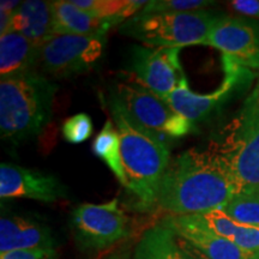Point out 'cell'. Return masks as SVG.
<instances>
[{"mask_svg":"<svg viewBox=\"0 0 259 259\" xmlns=\"http://www.w3.org/2000/svg\"><path fill=\"white\" fill-rule=\"evenodd\" d=\"M236 194L228 173L212 150L184 151L162 178L156 206L173 216L222 209Z\"/></svg>","mask_w":259,"mask_h":259,"instance_id":"cell-1","label":"cell"},{"mask_svg":"<svg viewBox=\"0 0 259 259\" xmlns=\"http://www.w3.org/2000/svg\"><path fill=\"white\" fill-rule=\"evenodd\" d=\"M108 105L120 136L127 190L137 198L141 209L156 206L158 187L170 163L169 147L162 135L138 125L113 94Z\"/></svg>","mask_w":259,"mask_h":259,"instance_id":"cell-2","label":"cell"},{"mask_svg":"<svg viewBox=\"0 0 259 259\" xmlns=\"http://www.w3.org/2000/svg\"><path fill=\"white\" fill-rule=\"evenodd\" d=\"M58 85L36 71L0 82V135L12 142L37 136L51 121Z\"/></svg>","mask_w":259,"mask_h":259,"instance_id":"cell-3","label":"cell"},{"mask_svg":"<svg viewBox=\"0 0 259 259\" xmlns=\"http://www.w3.org/2000/svg\"><path fill=\"white\" fill-rule=\"evenodd\" d=\"M211 148L236 193L259 194V80Z\"/></svg>","mask_w":259,"mask_h":259,"instance_id":"cell-4","label":"cell"},{"mask_svg":"<svg viewBox=\"0 0 259 259\" xmlns=\"http://www.w3.org/2000/svg\"><path fill=\"white\" fill-rule=\"evenodd\" d=\"M225 14L210 10L141 15L125 21L119 30L148 47L181 48L204 45L209 32Z\"/></svg>","mask_w":259,"mask_h":259,"instance_id":"cell-5","label":"cell"},{"mask_svg":"<svg viewBox=\"0 0 259 259\" xmlns=\"http://www.w3.org/2000/svg\"><path fill=\"white\" fill-rule=\"evenodd\" d=\"M112 94L121 102L130 116L149 131L179 138L194 130L192 122L178 114L162 97L144 87L120 83Z\"/></svg>","mask_w":259,"mask_h":259,"instance_id":"cell-6","label":"cell"},{"mask_svg":"<svg viewBox=\"0 0 259 259\" xmlns=\"http://www.w3.org/2000/svg\"><path fill=\"white\" fill-rule=\"evenodd\" d=\"M106 42V35H53L41 46L40 65L57 78L85 73L101 59Z\"/></svg>","mask_w":259,"mask_h":259,"instance_id":"cell-7","label":"cell"},{"mask_svg":"<svg viewBox=\"0 0 259 259\" xmlns=\"http://www.w3.org/2000/svg\"><path fill=\"white\" fill-rule=\"evenodd\" d=\"M72 231L83 250H105L128 235V218L118 199L105 204H80L72 211Z\"/></svg>","mask_w":259,"mask_h":259,"instance_id":"cell-8","label":"cell"},{"mask_svg":"<svg viewBox=\"0 0 259 259\" xmlns=\"http://www.w3.org/2000/svg\"><path fill=\"white\" fill-rule=\"evenodd\" d=\"M223 71L225 77L221 85L213 93L205 95L194 94L190 89L187 79H185L179 88L163 97V100L178 114L183 115L192 124L206 120L213 113L218 112L235 92L248 85L253 79V74L250 73L246 67L236 64L226 56H223Z\"/></svg>","mask_w":259,"mask_h":259,"instance_id":"cell-9","label":"cell"},{"mask_svg":"<svg viewBox=\"0 0 259 259\" xmlns=\"http://www.w3.org/2000/svg\"><path fill=\"white\" fill-rule=\"evenodd\" d=\"M180 48L135 46L131 71L142 87L163 99L186 79L179 58Z\"/></svg>","mask_w":259,"mask_h":259,"instance_id":"cell-10","label":"cell"},{"mask_svg":"<svg viewBox=\"0 0 259 259\" xmlns=\"http://www.w3.org/2000/svg\"><path fill=\"white\" fill-rule=\"evenodd\" d=\"M204 45L218 48L246 69H259V21L223 16L213 25Z\"/></svg>","mask_w":259,"mask_h":259,"instance_id":"cell-11","label":"cell"},{"mask_svg":"<svg viewBox=\"0 0 259 259\" xmlns=\"http://www.w3.org/2000/svg\"><path fill=\"white\" fill-rule=\"evenodd\" d=\"M67 196V187L52 174L16 164L0 166V197L53 203Z\"/></svg>","mask_w":259,"mask_h":259,"instance_id":"cell-12","label":"cell"},{"mask_svg":"<svg viewBox=\"0 0 259 259\" xmlns=\"http://www.w3.org/2000/svg\"><path fill=\"white\" fill-rule=\"evenodd\" d=\"M162 225L206 259H259V253L242 250L233 241L210 232L192 215L169 216Z\"/></svg>","mask_w":259,"mask_h":259,"instance_id":"cell-13","label":"cell"},{"mask_svg":"<svg viewBox=\"0 0 259 259\" xmlns=\"http://www.w3.org/2000/svg\"><path fill=\"white\" fill-rule=\"evenodd\" d=\"M53 12V29L56 35H83L97 36L106 35L107 31L124 21L118 17L101 18L88 14L77 8L72 2L56 0L51 2Z\"/></svg>","mask_w":259,"mask_h":259,"instance_id":"cell-14","label":"cell"},{"mask_svg":"<svg viewBox=\"0 0 259 259\" xmlns=\"http://www.w3.org/2000/svg\"><path fill=\"white\" fill-rule=\"evenodd\" d=\"M54 238L47 226L21 216L0 219V254L27 248H52Z\"/></svg>","mask_w":259,"mask_h":259,"instance_id":"cell-15","label":"cell"},{"mask_svg":"<svg viewBox=\"0 0 259 259\" xmlns=\"http://www.w3.org/2000/svg\"><path fill=\"white\" fill-rule=\"evenodd\" d=\"M9 31L22 34L37 46H42L53 36V12L51 2L27 0L22 2L10 22Z\"/></svg>","mask_w":259,"mask_h":259,"instance_id":"cell-16","label":"cell"},{"mask_svg":"<svg viewBox=\"0 0 259 259\" xmlns=\"http://www.w3.org/2000/svg\"><path fill=\"white\" fill-rule=\"evenodd\" d=\"M41 46L16 31L0 36V76L2 78L35 71L40 64Z\"/></svg>","mask_w":259,"mask_h":259,"instance_id":"cell-17","label":"cell"},{"mask_svg":"<svg viewBox=\"0 0 259 259\" xmlns=\"http://www.w3.org/2000/svg\"><path fill=\"white\" fill-rule=\"evenodd\" d=\"M176 236L163 225L151 227L139 239L134 259H186Z\"/></svg>","mask_w":259,"mask_h":259,"instance_id":"cell-18","label":"cell"},{"mask_svg":"<svg viewBox=\"0 0 259 259\" xmlns=\"http://www.w3.org/2000/svg\"><path fill=\"white\" fill-rule=\"evenodd\" d=\"M92 148L94 154L105 162L116 177V179L120 181L121 185L127 189V178H126L124 166H122L120 136L111 119L106 121L100 134L94 139Z\"/></svg>","mask_w":259,"mask_h":259,"instance_id":"cell-19","label":"cell"},{"mask_svg":"<svg viewBox=\"0 0 259 259\" xmlns=\"http://www.w3.org/2000/svg\"><path fill=\"white\" fill-rule=\"evenodd\" d=\"M221 210L239 225L259 228V194L236 193Z\"/></svg>","mask_w":259,"mask_h":259,"instance_id":"cell-20","label":"cell"},{"mask_svg":"<svg viewBox=\"0 0 259 259\" xmlns=\"http://www.w3.org/2000/svg\"><path fill=\"white\" fill-rule=\"evenodd\" d=\"M215 2H205V0H153L142 9L141 15L155 14H170V12H189L196 10H204Z\"/></svg>","mask_w":259,"mask_h":259,"instance_id":"cell-21","label":"cell"},{"mask_svg":"<svg viewBox=\"0 0 259 259\" xmlns=\"http://www.w3.org/2000/svg\"><path fill=\"white\" fill-rule=\"evenodd\" d=\"M94 131L92 118L85 113L70 116L64 121L61 135L71 144H79L92 137Z\"/></svg>","mask_w":259,"mask_h":259,"instance_id":"cell-22","label":"cell"},{"mask_svg":"<svg viewBox=\"0 0 259 259\" xmlns=\"http://www.w3.org/2000/svg\"><path fill=\"white\" fill-rule=\"evenodd\" d=\"M0 259H58V253L53 247L27 248L3 253L0 254Z\"/></svg>","mask_w":259,"mask_h":259,"instance_id":"cell-23","label":"cell"},{"mask_svg":"<svg viewBox=\"0 0 259 259\" xmlns=\"http://www.w3.org/2000/svg\"><path fill=\"white\" fill-rule=\"evenodd\" d=\"M231 8L238 14L259 18V0H234L231 3Z\"/></svg>","mask_w":259,"mask_h":259,"instance_id":"cell-24","label":"cell"},{"mask_svg":"<svg viewBox=\"0 0 259 259\" xmlns=\"http://www.w3.org/2000/svg\"><path fill=\"white\" fill-rule=\"evenodd\" d=\"M180 247L181 250H183L184 255H185L186 259H206L205 257H203V255H200L199 253H197L196 251L192 250V248H191L189 245H186L185 242L181 241Z\"/></svg>","mask_w":259,"mask_h":259,"instance_id":"cell-25","label":"cell"},{"mask_svg":"<svg viewBox=\"0 0 259 259\" xmlns=\"http://www.w3.org/2000/svg\"><path fill=\"white\" fill-rule=\"evenodd\" d=\"M19 5H21V2H8V0H3L2 3H0V10H3V11H6V12H10V14H14L19 8Z\"/></svg>","mask_w":259,"mask_h":259,"instance_id":"cell-26","label":"cell"}]
</instances>
